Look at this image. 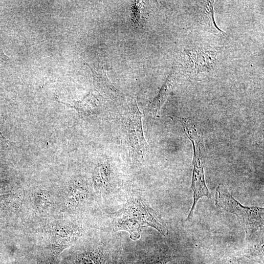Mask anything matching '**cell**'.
<instances>
[{"label": "cell", "instance_id": "cell-1", "mask_svg": "<svg viewBox=\"0 0 264 264\" xmlns=\"http://www.w3.org/2000/svg\"><path fill=\"white\" fill-rule=\"evenodd\" d=\"M115 226L119 230L128 231L133 240L139 239L144 227L154 228L164 236L168 230L155 212L140 198H131L117 213Z\"/></svg>", "mask_w": 264, "mask_h": 264}, {"label": "cell", "instance_id": "cell-2", "mask_svg": "<svg viewBox=\"0 0 264 264\" xmlns=\"http://www.w3.org/2000/svg\"><path fill=\"white\" fill-rule=\"evenodd\" d=\"M215 204L217 208L234 214L250 239L263 228L264 209L257 206H245L236 200L225 186L219 184L216 188Z\"/></svg>", "mask_w": 264, "mask_h": 264}, {"label": "cell", "instance_id": "cell-3", "mask_svg": "<svg viewBox=\"0 0 264 264\" xmlns=\"http://www.w3.org/2000/svg\"><path fill=\"white\" fill-rule=\"evenodd\" d=\"M129 122V137L134 147L140 153H144L146 142L144 137L142 127V115L137 107Z\"/></svg>", "mask_w": 264, "mask_h": 264}, {"label": "cell", "instance_id": "cell-4", "mask_svg": "<svg viewBox=\"0 0 264 264\" xmlns=\"http://www.w3.org/2000/svg\"><path fill=\"white\" fill-rule=\"evenodd\" d=\"M99 93L95 90L91 91L82 101L66 103L59 101L68 107L75 109L79 116L95 114L101 107V102L98 97Z\"/></svg>", "mask_w": 264, "mask_h": 264}, {"label": "cell", "instance_id": "cell-5", "mask_svg": "<svg viewBox=\"0 0 264 264\" xmlns=\"http://www.w3.org/2000/svg\"><path fill=\"white\" fill-rule=\"evenodd\" d=\"M86 64L91 71L94 90L112 98H116L120 95V91L109 81L106 72L97 71L88 64L86 63Z\"/></svg>", "mask_w": 264, "mask_h": 264}, {"label": "cell", "instance_id": "cell-6", "mask_svg": "<svg viewBox=\"0 0 264 264\" xmlns=\"http://www.w3.org/2000/svg\"><path fill=\"white\" fill-rule=\"evenodd\" d=\"M173 84V78L169 77L161 88L159 93L154 99L149 106L148 111L153 117H155L159 112L160 108L166 100L171 90Z\"/></svg>", "mask_w": 264, "mask_h": 264}, {"label": "cell", "instance_id": "cell-7", "mask_svg": "<svg viewBox=\"0 0 264 264\" xmlns=\"http://www.w3.org/2000/svg\"><path fill=\"white\" fill-rule=\"evenodd\" d=\"M212 1H207L205 6L203 7L202 11V17L204 23L211 31L217 33L222 34L223 32L219 29L215 22L213 17V7Z\"/></svg>", "mask_w": 264, "mask_h": 264}, {"label": "cell", "instance_id": "cell-8", "mask_svg": "<svg viewBox=\"0 0 264 264\" xmlns=\"http://www.w3.org/2000/svg\"><path fill=\"white\" fill-rule=\"evenodd\" d=\"M8 140L2 135L0 132V152L7 146Z\"/></svg>", "mask_w": 264, "mask_h": 264}, {"label": "cell", "instance_id": "cell-9", "mask_svg": "<svg viewBox=\"0 0 264 264\" xmlns=\"http://www.w3.org/2000/svg\"><path fill=\"white\" fill-rule=\"evenodd\" d=\"M166 262L164 261H157L153 262L150 264H165Z\"/></svg>", "mask_w": 264, "mask_h": 264}]
</instances>
